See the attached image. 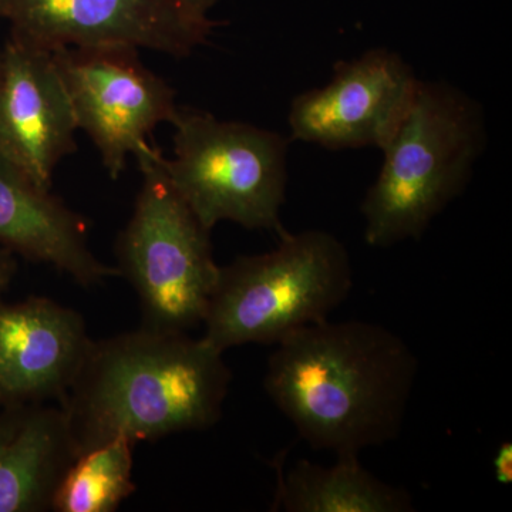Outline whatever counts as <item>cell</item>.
<instances>
[{"label": "cell", "instance_id": "cell-3", "mask_svg": "<svg viewBox=\"0 0 512 512\" xmlns=\"http://www.w3.org/2000/svg\"><path fill=\"white\" fill-rule=\"evenodd\" d=\"M484 144L480 104L451 84L420 80L363 200L367 245L386 248L419 239L466 190Z\"/></svg>", "mask_w": 512, "mask_h": 512}, {"label": "cell", "instance_id": "cell-6", "mask_svg": "<svg viewBox=\"0 0 512 512\" xmlns=\"http://www.w3.org/2000/svg\"><path fill=\"white\" fill-rule=\"evenodd\" d=\"M173 157L163 156L168 181L205 228L234 222L285 234L288 140L242 121L178 107Z\"/></svg>", "mask_w": 512, "mask_h": 512}, {"label": "cell", "instance_id": "cell-18", "mask_svg": "<svg viewBox=\"0 0 512 512\" xmlns=\"http://www.w3.org/2000/svg\"><path fill=\"white\" fill-rule=\"evenodd\" d=\"M174 2L197 18H210L208 13L220 0H174Z\"/></svg>", "mask_w": 512, "mask_h": 512}, {"label": "cell", "instance_id": "cell-14", "mask_svg": "<svg viewBox=\"0 0 512 512\" xmlns=\"http://www.w3.org/2000/svg\"><path fill=\"white\" fill-rule=\"evenodd\" d=\"M276 491L272 510L285 512H412L413 498L384 483L360 463L359 456H339L323 467L298 460L289 470L275 461Z\"/></svg>", "mask_w": 512, "mask_h": 512}, {"label": "cell", "instance_id": "cell-12", "mask_svg": "<svg viewBox=\"0 0 512 512\" xmlns=\"http://www.w3.org/2000/svg\"><path fill=\"white\" fill-rule=\"evenodd\" d=\"M0 247L52 266L76 284L93 288L120 278L90 247L83 218L0 156Z\"/></svg>", "mask_w": 512, "mask_h": 512}, {"label": "cell", "instance_id": "cell-8", "mask_svg": "<svg viewBox=\"0 0 512 512\" xmlns=\"http://www.w3.org/2000/svg\"><path fill=\"white\" fill-rule=\"evenodd\" d=\"M10 37L59 47L124 46L187 57L218 25L174 0H0Z\"/></svg>", "mask_w": 512, "mask_h": 512}, {"label": "cell", "instance_id": "cell-5", "mask_svg": "<svg viewBox=\"0 0 512 512\" xmlns=\"http://www.w3.org/2000/svg\"><path fill=\"white\" fill-rule=\"evenodd\" d=\"M134 158L141 185L117 238L116 268L136 292L141 326L188 333L204 322L220 272L211 231L168 181L156 147L144 144Z\"/></svg>", "mask_w": 512, "mask_h": 512}, {"label": "cell", "instance_id": "cell-1", "mask_svg": "<svg viewBox=\"0 0 512 512\" xmlns=\"http://www.w3.org/2000/svg\"><path fill=\"white\" fill-rule=\"evenodd\" d=\"M275 346L265 392L313 450L359 456L399 436L419 375L402 336L379 323L326 319Z\"/></svg>", "mask_w": 512, "mask_h": 512}, {"label": "cell", "instance_id": "cell-19", "mask_svg": "<svg viewBox=\"0 0 512 512\" xmlns=\"http://www.w3.org/2000/svg\"><path fill=\"white\" fill-rule=\"evenodd\" d=\"M2 62H3V50L0 47V73H2Z\"/></svg>", "mask_w": 512, "mask_h": 512}, {"label": "cell", "instance_id": "cell-15", "mask_svg": "<svg viewBox=\"0 0 512 512\" xmlns=\"http://www.w3.org/2000/svg\"><path fill=\"white\" fill-rule=\"evenodd\" d=\"M134 441L119 437L84 451L66 471L53 512H114L136 491Z\"/></svg>", "mask_w": 512, "mask_h": 512}, {"label": "cell", "instance_id": "cell-13", "mask_svg": "<svg viewBox=\"0 0 512 512\" xmlns=\"http://www.w3.org/2000/svg\"><path fill=\"white\" fill-rule=\"evenodd\" d=\"M76 457L62 407L0 406V512L52 511Z\"/></svg>", "mask_w": 512, "mask_h": 512}, {"label": "cell", "instance_id": "cell-17", "mask_svg": "<svg viewBox=\"0 0 512 512\" xmlns=\"http://www.w3.org/2000/svg\"><path fill=\"white\" fill-rule=\"evenodd\" d=\"M16 271H18V256L9 249L0 247V301H3V295L12 285Z\"/></svg>", "mask_w": 512, "mask_h": 512}, {"label": "cell", "instance_id": "cell-4", "mask_svg": "<svg viewBox=\"0 0 512 512\" xmlns=\"http://www.w3.org/2000/svg\"><path fill=\"white\" fill-rule=\"evenodd\" d=\"M278 238L272 251L220 266L202 338L221 352L278 345L329 319L352 292V261L335 235L309 229Z\"/></svg>", "mask_w": 512, "mask_h": 512}, {"label": "cell", "instance_id": "cell-11", "mask_svg": "<svg viewBox=\"0 0 512 512\" xmlns=\"http://www.w3.org/2000/svg\"><path fill=\"white\" fill-rule=\"evenodd\" d=\"M92 340L83 316L53 299L0 301V406L60 402Z\"/></svg>", "mask_w": 512, "mask_h": 512}, {"label": "cell", "instance_id": "cell-10", "mask_svg": "<svg viewBox=\"0 0 512 512\" xmlns=\"http://www.w3.org/2000/svg\"><path fill=\"white\" fill-rule=\"evenodd\" d=\"M0 73V156L52 190L57 165L76 151V117L49 50L9 36Z\"/></svg>", "mask_w": 512, "mask_h": 512}, {"label": "cell", "instance_id": "cell-9", "mask_svg": "<svg viewBox=\"0 0 512 512\" xmlns=\"http://www.w3.org/2000/svg\"><path fill=\"white\" fill-rule=\"evenodd\" d=\"M419 82L412 67L392 50H367L339 62L326 86L292 100V140L328 150H383L412 106Z\"/></svg>", "mask_w": 512, "mask_h": 512}, {"label": "cell", "instance_id": "cell-2", "mask_svg": "<svg viewBox=\"0 0 512 512\" xmlns=\"http://www.w3.org/2000/svg\"><path fill=\"white\" fill-rule=\"evenodd\" d=\"M231 379L224 352L202 336L140 326L92 340L60 407L80 456L119 437L138 443L211 429Z\"/></svg>", "mask_w": 512, "mask_h": 512}, {"label": "cell", "instance_id": "cell-16", "mask_svg": "<svg viewBox=\"0 0 512 512\" xmlns=\"http://www.w3.org/2000/svg\"><path fill=\"white\" fill-rule=\"evenodd\" d=\"M494 476L497 483L508 485L512 483V444L504 441L497 448L493 460Z\"/></svg>", "mask_w": 512, "mask_h": 512}, {"label": "cell", "instance_id": "cell-7", "mask_svg": "<svg viewBox=\"0 0 512 512\" xmlns=\"http://www.w3.org/2000/svg\"><path fill=\"white\" fill-rule=\"evenodd\" d=\"M72 103L77 127L99 150L107 174L117 180L160 124L178 110L175 92L124 46L50 50Z\"/></svg>", "mask_w": 512, "mask_h": 512}]
</instances>
